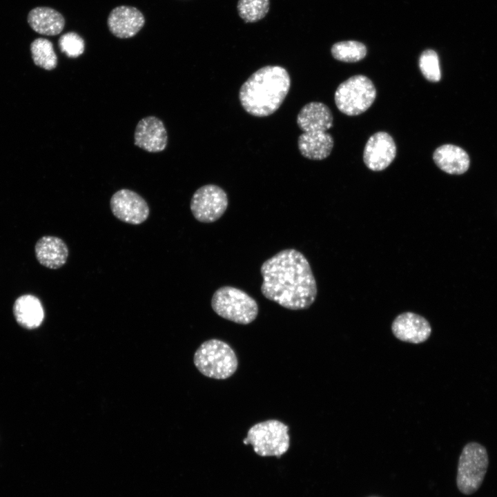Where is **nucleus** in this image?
Segmentation results:
<instances>
[{
    "instance_id": "1",
    "label": "nucleus",
    "mask_w": 497,
    "mask_h": 497,
    "mask_svg": "<svg viewBox=\"0 0 497 497\" xmlns=\"http://www.w3.org/2000/svg\"><path fill=\"white\" fill-rule=\"evenodd\" d=\"M262 295L290 310L306 309L317 297V284L305 256L286 248L266 260L261 266Z\"/></svg>"
},
{
    "instance_id": "2",
    "label": "nucleus",
    "mask_w": 497,
    "mask_h": 497,
    "mask_svg": "<svg viewBox=\"0 0 497 497\" xmlns=\"http://www.w3.org/2000/svg\"><path fill=\"white\" fill-rule=\"evenodd\" d=\"M290 86V76L284 68L266 66L253 73L242 85L240 101L250 115L269 116L282 105Z\"/></svg>"
},
{
    "instance_id": "3",
    "label": "nucleus",
    "mask_w": 497,
    "mask_h": 497,
    "mask_svg": "<svg viewBox=\"0 0 497 497\" xmlns=\"http://www.w3.org/2000/svg\"><path fill=\"white\" fill-rule=\"evenodd\" d=\"M193 362L204 376L217 380L230 378L236 371L238 360L233 349L225 342L211 339L196 350Z\"/></svg>"
},
{
    "instance_id": "4",
    "label": "nucleus",
    "mask_w": 497,
    "mask_h": 497,
    "mask_svg": "<svg viewBox=\"0 0 497 497\" xmlns=\"http://www.w3.org/2000/svg\"><path fill=\"white\" fill-rule=\"evenodd\" d=\"M289 430V427L278 420H267L253 425L243 443L251 445L260 456L280 458L290 446Z\"/></svg>"
},
{
    "instance_id": "5",
    "label": "nucleus",
    "mask_w": 497,
    "mask_h": 497,
    "mask_svg": "<svg viewBox=\"0 0 497 497\" xmlns=\"http://www.w3.org/2000/svg\"><path fill=\"white\" fill-rule=\"evenodd\" d=\"M211 306L219 316L240 324H250L258 314V305L252 297L241 289L229 286L215 291Z\"/></svg>"
},
{
    "instance_id": "6",
    "label": "nucleus",
    "mask_w": 497,
    "mask_h": 497,
    "mask_svg": "<svg viewBox=\"0 0 497 497\" xmlns=\"http://www.w3.org/2000/svg\"><path fill=\"white\" fill-rule=\"evenodd\" d=\"M489 465L487 451L476 442L467 443L459 457L456 485L465 495L475 493L482 485Z\"/></svg>"
},
{
    "instance_id": "7",
    "label": "nucleus",
    "mask_w": 497,
    "mask_h": 497,
    "mask_svg": "<svg viewBox=\"0 0 497 497\" xmlns=\"http://www.w3.org/2000/svg\"><path fill=\"white\" fill-rule=\"evenodd\" d=\"M376 90L372 81L362 75L341 83L335 92V102L342 113L355 116L365 112L373 103Z\"/></svg>"
},
{
    "instance_id": "8",
    "label": "nucleus",
    "mask_w": 497,
    "mask_h": 497,
    "mask_svg": "<svg viewBox=\"0 0 497 497\" xmlns=\"http://www.w3.org/2000/svg\"><path fill=\"white\" fill-rule=\"evenodd\" d=\"M227 206L226 193L215 184L199 188L193 195L190 204L194 217L204 223L217 221L224 213Z\"/></svg>"
},
{
    "instance_id": "9",
    "label": "nucleus",
    "mask_w": 497,
    "mask_h": 497,
    "mask_svg": "<svg viewBox=\"0 0 497 497\" xmlns=\"http://www.w3.org/2000/svg\"><path fill=\"white\" fill-rule=\"evenodd\" d=\"M110 206L115 217L123 222L134 225L145 222L150 213L148 205L142 196L125 188L113 195Z\"/></svg>"
},
{
    "instance_id": "10",
    "label": "nucleus",
    "mask_w": 497,
    "mask_h": 497,
    "mask_svg": "<svg viewBox=\"0 0 497 497\" xmlns=\"http://www.w3.org/2000/svg\"><path fill=\"white\" fill-rule=\"evenodd\" d=\"M396 155V146L392 137L386 132H378L366 143L363 160L370 170L380 171L387 168Z\"/></svg>"
},
{
    "instance_id": "11",
    "label": "nucleus",
    "mask_w": 497,
    "mask_h": 497,
    "mask_svg": "<svg viewBox=\"0 0 497 497\" xmlns=\"http://www.w3.org/2000/svg\"><path fill=\"white\" fill-rule=\"evenodd\" d=\"M391 331L399 340L420 344L428 340L431 333V327L422 315L407 311L395 318L391 324Z\"/></svg>"
},
{
    "instance_id": "12",
    "label": "nucleus",
    "mask_w": 497,
    "mask_h": 497,
    "mask_svg": "<svg viewBox=\"0 0 497 497\" xmlns=\"http://www.w3.org/2000/svg\"><path fill=\"white\" fill-rule=\"evenodd\" d=\"M107 23L113 35L121 39H128L136 35L142 28L145 18L135 7L119 6L110 11Z\"/></svg>"
},
{
    "instance_id": "13",
    "label": "nucleus",
    "mask_w": 497,
    "mask_h": 497,
    "mask_svg": "<svg viewBox=\"0 0 497 497\" xmlns=\"http://www.w3.org/2000/svg\"><path fill=\"white\" fill-rule=\"evenodd\" d=\"M135 145L150 153H158L165 149L167 133L163 122L150 116L142 119L135 131Z\"/></svg>"
},
{
    "instance_id": "14",
    "label": "nucleus",
    "mask_w": 497,
    "mask_h": 497,
    "mask_svg": "<svg viewBox=\"0 0 497 497\" xmlns=\"http://www.w3.org/2000/svg\"><path fill=\"white\" fill-rule=\"evenodd\" d=\"M68 253L65 242L56 236H42L35 245V254L37 262L50 269L62 267L67 261Z\"/></svg>"
},
{
    "instance_id": "15",
    "label": "nucleus",
    "mask_w": 497,
    "mask_h": 497,
    "mask_svg": "<svg viewBox=\"0 0 497 497\" xmlns=\"http://www.w3.org/2000/svg\"><path fill=\"white\" fill-rule=\"evenodd\" d=\"M297 124L303 133L326 132L332 127L333 115L327 105L313 101L301 108Z\"/></svg>"
},
{
    "instance_id": "16",
    "label": "nucleus",
    "mask_w": 497,
    "mask_h": 497,
    "mask_svg": "<svg viewBox=\"0 0 497 497\" xmlns=\"http://www.w3.org/2000/svg\"><path fill=\"white\" fill-rule=\"evenodd\" d=\"M12 313L18 324L30 330L39 327L44 318L40 300L32 294L19 296L14 302Z\"/></svg>"
},
{
    "instance_id": "17",
    "label": "nucleus",
    "mask_w": 497,
    "mask_h": 497,
    "mask_svg": "<svg viewBox=\"0 0 497 497\" xmlns=\"http://www.w3.org/2000/svg\"><path fill=\"white\" fill-rule=\"evenodd\" d=\"M28 23L36 32L55 36L63 30L65 19L57 10L46 6H38L32 9L28 14Z\"/></svg>"
},
{
    "instance_id": "18",
    "label": "nucleus",
    "mask_w": 497,
    "mask_h": 497,
    "mask_svg": "<svg viewBox=\"0 0 497 497\" xmlns=\"http://www.w3.org/2000/svg\"><path fill=\"white\" fill-rule=\"evenodd\" d=\"M436 166L444 172L451 175H460L469 167V157L461 148L445 144L437 148L433 154Z\"/></svg>"
},
{
    "instance_id": "19",
    "label": "nucleus",
    "mask_w": 497,
    "mask_h": 497,
    "mask_svg": "<svg viewBox=\"0 0 497 497\" xmlns=\"http://www.w3.org/2000/svg\"><path fill=\"white\" fill-rule=\"evenodd\" d=\"M333 139L327 132L303 133L298 137V146L302 156L313 160L327 158L333 147Z\"/></svg>"
},
{
    "instance_id": "20",
    "label": "nucleus",
    "mask_w": 497,
    "mask_h": 497,
    "mask_svg": "<svg viewBox=\"0 0 497 497\" xmlns=\"http://www.w3.org/2000/svg\"><path fill=\"white\" fill-rule=\"evenodd\" d=\"M30 51L37 66L47 70L57 66V57L50 40L41 37L35 39L30 44Z\"/></svg>"
},
{
    "instance_id": "21",
    "label": "nucleus",
    "mask_w": 497,
    "mask_h": 497,
    "mask_svg": "<svg viewBox=\"0 0 497 497\" xmlns=\"http://www.w3.org/2000/svg\"><path fill=\"white\" fill-rule=\"evenodd\" d=\"M333 57L344 62H357L367 55L366 46L357 41H343L334 43L331 49Z\"/></svg>"
},
{
    "instance_id": "22",
    "label": "nucleus",
    "mask_w": 497,
    "mask_h": 497,
    "mask_svg": "<svg viewBox=\"0 0 497 497\" xmlns=\"http://www.w3.org/2000/svg\"><path fill=\"white\" fill-rule=\"evenodd\" d=\"M270 0H238L237 10L245 23H255L268 14Z\"/></svg>"
},
{
    "instance_id": "23",
    "label": "nucleus",
    "mask_w": 497,
    "mask_h": 497,
    "mask_svg": "<svg viewBox=\"0 0 497 497\" xmlns=\"http://www.w3.org/2000/svg\"><path fill=\"white\" fill-rule=\"evenodd\" d=\"M419 68L426 79L431 82H438L441 78L439 59L433 50H424L419 58Z\"/></svg>"
},
{
    "instance_id": "24",
    "label": "nucleus",
    "mask_w": 497,
    "mask_h": 497,
    "mask_svg": "<svg viewBox=\"0 0 497 497\" xmlns=\"http://www.w3.org/2000/svg\"><path fill=\"white\" fill-rule=\"evenodd\" d=\"M58 43L60 50L70 58H76L84 51V41L75 32H68L62 35Z\"/></svg>"
},
{
    "instance_id": "25",
    "label": "nucleus",
    "mask_w": 497,
    "mask_h": 497,
    "mask_svg": "<svg viewBox=\"0 0 497 497\" xmlns=\"http://www.w3.org/2000/svg\"><path fill=\"white\" fill-rule=\"evenodd\" d=\"M371 497H376V496H371Z\"/></svg>"
}]
</instances>
